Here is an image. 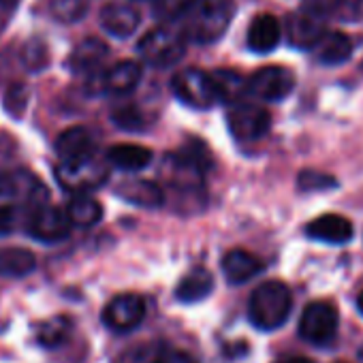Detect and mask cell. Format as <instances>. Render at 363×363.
Here are the masks:
<instances>
[{
  "label": "cell",
  "instance_id": "cell-34",
  "mask_svg": "<svg viewBox=\"0 0 363 363\" xmlns=\"http://www.w3.org/2000/svg\"><path fill=\"white\" fill-rule=\"evenodd\" d=\"M152 363H197V361H195L189 352H184V350H177V348H160V350L154 354Z\"/></svg>",
  "mask_w": 363,
  "mask_h": 363
},
{
  "label": "cell",
  "instance_id": "cell-19",
  "mask_svg": "<svg viewBox=\"0 0 363 363\" xmlns=\"http://www.w3.org/2000/svg\"><path fill=\"white\" fill-rule=\"evenodd\" d=\"M220 265H223V274L229 284H244V282L252 280L257 274H261V269H263V263L255 255H250L248 250H242V248L229 250L223 257Z\"/></svg>",
  "mask_w": 363,
  "mask_h": 363
},
{
  "label": "cell",
  "instance_id": "cell-5",
  "mask_svg": "<svg viewBox=\"0 0 363 363\" xmlns=\"http://www.w3.org/2000/svg\"><path fill=\"white\" fill-rule=\"evenodd\" d=\"M337 327H340L337 308L325 299L308 303L299 318V335L314 346L331 344L335 340Z\"/></svg>",
  "mask_w": 363,
  "mask_h": 363
},
{
  "label": "cell",
  "instance_id": "cell-37",
  "mask_svg": "<svg viewBox=\"0 0 363 363\" xmlns=\"http://www.w3.org/2000/svg\"><path fill=\"white\" fill-rule=\"evenodd\" d=\"M350 16L359 22H363V0H348Z\"/></svg>",
  "mask_w": 363,
  "mask_h": 363
},
{
  "label": "cell",
  "instance_id": "cell-30",
  "mask_svg": "<svg viewBox=\"0 0 363 363\" xmlns=\"http://www.w3.org/2000/svg\"><path fill=\"white\" fill-rule=\"evenodd\" d=\"M26 208L28 206H13V203H9V206H0V235H11V233H16L18 231V227L24 223L26 225V220H28V214H30V210L26 212Z\"/></svg>",
  "mask_w": 363,
  "mask_h": 363
},
{
  "label": "cell",
  "instance_id": "cell-7",
  "mask_svg": "<svg viewBox=\"0 0 363 363\" xmlns=\"http://www.w3.org/2000/svg\"><path fill=\"white\" fill-rule=\"evenodd\" d=\"M107 175H109L107 164L99 160L96 156L84 162H62L56 169V177L60 182V186L75 195H86L103 186L107 182Z\"/></svg>",
  "mask_w": 363,
  "mask_h": 363
},
{
  "label": "cell",
  "instance_id": "cell-8",
  "mask_svg": "<svg viewBox=\"0 0 363 363\" xmlns=\"http://www.w3.org/2000/svg\"><path fill=\"white\" fill-rule=\"evenodd\" d=\"M227 124L235 139L240 141H257L267 135L272 126V116L263 105L255 103H231L227 109Z\"/></svg>",
  "mask_w": 363,
  "mask_h": 363
},
{
  "label": "cell",
  "instance_id": "cell-3",
  "mask_svg": "<svg viewBox=\"0 0 363 363\" xmlns=\"http://www.w3.org/2000/svg\"><path fill=\"white\" fill-rule=\"evenodd\" d=\"M186 41L189 39L182 30L160 26L141 37V41L137 43V52L143 58V62H147L150 67L167 69L184 58Z\"/></svg>",
  "mask_w": 363,
  "mask_h": 363
},
{
  "label": "cell",
  "instance_id": "cell-13",
  "mask_svg": "<svg viewBox=\"0 0 363 363\" xmlns=\"http://www.w3.org/2000/svg\"><path fill=\"white\" fill-rule=\"evenodd\" d=\"M107 58H109V48L101 39L90 37L79 45H75V50L69 56V69L75 75H86L94 79L96 75L103 73Z\"/></svg>",
  "mask_w": 363,
  "mask_h": 363
},
{
  "label": "cell",
  "instance_id": "cell-41",
  "mask_svg": "<svg viewBox=\"0 0 363 363\" xmlns=\"http://www.w3.org/2000/svg\"><path fill=\"white\" fill-rule=\"evenodd\" d=\"M0 7H3V0H0Z\"/></svg>",
  "mask_w": 363,
  "mask_h": 363
},
{
  "label": "cell",
  "instance_id": "cell-32",
  "mask_svg": "<svg viewBox=\"0 0 363 363\" xmlns=\"http://www.w3.org/2000/svg\"><path fill=\"white\" fill-rule=\"evenodd\" d=\"M329 186H335V179L327 173L301 171V175H299V189H303V191H325Z\"/></svg>",
  "mask_w": 363,
  "mask_h": 363
},
{
  "label": "cell",
  "instance_id": "cell-6",
  "mask_svg": "<svg viewBox=\"0 0 363 363\" xmlns=\"http://www.w3.org/2000/svg\"><path fill=\"white\" fill-rule=\"evenodd\" d=\"M0 197L24 203L28 208H39L50 199V191L35 173L26 169H11L0 171Z\"/></svg>",
  "mask_w": 363,
  "mask_h": 363
},
{
  "label": "cell",
  "instance_id": "cell-4",
  "mask_svg": "<svg viewBox=\"0 0 363 363\" xmlns=\"http://www.w3.org/2000/svg\"><path fill=\"white\" fill-rule=\"evenodd\" d=\"M171 88L177 101L193 109H210L220 101V92L216 88L214 75H208L199 69H186L175 73Z\"/></svg>",
  "mask_w": 363,
  "mask_h": 363
},
{
  "label": "cell",
  "instance_id": "cell-29",
  "mask_svg": "<svg viewBox=\"0 0 363 363\" xmlns=\"http://www.w3.org/2000/svg\"><path fill=\"white\" fill-rule=\"evenodd\" d=\"M22 62L30 73H39L50 65V54H48V45L41 39H33L24 45L22 50Z\"/></svg>",
  "mask_w": 363,
  "mask_h": 363
},
{
  "label": "cell",
  "instance_id": "cell-18",
  "mask_svg": "<svg viewBox=\"0 0 363 363\" xmlns=\"http://www.w3.org/2000/svg\"><path fill=\"white\" fill-rule=\"evenodd\" d=\"M280 37H282L280 22L269 13H261L250 22L246 43L255 54H269L280 43Z\"/></svg>",
  "mask_w": 363,
  "mask_h": 363
},
{
  "label": "cell",
  "instance_id": "cell-10",
  "mask_svg": "<svg viewBox=\"0 0 363 363\" xmlns=\"http://www.w3.org/2000/svg\"><path fill=\"white\" fill-rule=\"evenodd\" d=\"M145 318V301L137 293L116 295L103 310V323L116 333L133 331Z\"/></svg>",
  "mask_w": 363,
  "mask_h": 363
},
{
  "label": "cell",
  "instance_id": "cell-17",
  "mask_svg": "<svg viewBox=\"0 0 363 363\" xmlns=\"http://www.w3.org/2000/svg\"><path fill=\"white\" fill-rule=\"evenodd\" d=\"M308 238L325 244H346L352 240V225L340 214H323L306 227Z\"/></svg>",
  "mask_w": 363,
  "mask_h": 363
},
{
  "label": "cell",
  "instance_id": "cell-38",
  "mask_svg": "<svg viewBox=\"0 0 363 363\" xmlns=\"http://www.w3.org/2000/svg\"><path fill=\"white\" fill-rule=\"evenodd\" d=\"M276 363H312V361L306 359V357H284V359H280Z\"/></svg>",
  "mask_w": 363,
  "mask_h": 363
},
{
  "label": "cell",
  "instance_id": "cell-22",
  "mask_svg": "<svg viewBox=\"0 0 363 363\" xmlns=\"http://www.w3.org/2000/svg\"><path fill=\"white\" fill-rule=\"evenodd\" d=\"M107 162L122 171H141L152 162V150L137 143H120L109 147Z\"/></svg>",
  "mask_w": 363,
  "mask_h": 363
},
{
  "label": "cell",
  "instance_id": "cell-11",
  "mask_svg": "<svg viewBox=\"0 0 363 363\" xmlns=\"http://www.w3.org/2000/svg\"><path fill=\"white\" fill-rule=\"evenodd\" d=\"M295 88V75L286 67H263L248 77V94L261 101H284Z\"/></svg>",
  "mask_w": 363,
  "mask_h": 363
},
{
  "label": "cell",
  "instance_id": "cell-14",
  "mask_svg": "<svg viewBox=\"0 0 363 363\" xmlns=\"http://www.w3.org/2000/svg\"><path fill=\"white\" fill-rule=\"evenodd\" d=\"M56 152L62 162H84L96 156V139L86 126H73L56 139Z\"/></svg>",
  "mask_w": 363,
  "mask_h": 363
},
{
  "label": "cell",
  "instance_id": "cell-39",
  "mask_svg": "<svg viewBox=\"0 0 363 363\" xmlns=\"http://www.w3.org/2000/svg\"><path fill=\"white\" fill-rule=\"evenodd\" d=\"M357 308H359V312L363 314V291H361V295L357 297Z\"/></svg>",
  "mask_w": 363,
  "mask_h": 363
},
{
  "label": "cell",
  "instance_id": "cell-24",
  "mask_svg": "<svg viewBox=\"0 0 363 363\" xmlns=\"http://www.w3.org/2000/svg\"><path fill=\"white\" fill-rule=\"evenodd\" d=\"M35 267H37V259L30 250H24V248L0 250V276L24 278Z\"/></svg>",
  "mask_w": 363,
  "mask_h": 363
},
{
  "label": "cell",
  "instance_id": "cell-33",
  "mask_svg": "<svg viewBox=\"0 0 363 363\" xmlns=\"http://www.w3.org/2000/svg\"><path fill=\"white\" fill-rule=\"evenodd\" d=\"M28 103V94H26V88L22 84H16L9 88L7 96H5V105H7V111L13 113L16 118H20L24 113V107Z\"/></svg>",
  "mask_w": 363,
  "mask_h": 363
},
{
  "label": "cell",
  "instance_id": "cell-9",
  "mask_svg": "<svg viewBox=\"0 0 363 363\" xmlns=\"http://www.w3.org/2000/svg\"><path fill=\"white\" fill-rule=\"evenodd\" d=\"M71 218L67 210L60 208H50V206H39L33 208L26 220V231L33 240L43 242V244H56L69 238L71 233Z\"/></svg>",
  "mask_w": 363,
  "mask_h": 363
},
{
  "label": "cell",
  "instance_id": "cell-28",
  "mask_svg": "<svg viewBox=\"0 0 363 363\" xmlns=\"http://www.w3.org/2000/svg\"><path fill=\"white\" fill-rule=\"evenodd\" d=\"M50 11L58 22H79L88 11V0H50Z\"/></svg>",
  "mask_w": 363,
  "mask_h": 363
},
{
  "label": "cell",
  "instance_id": "cell-2",
  "mask_svg": "<svg viewBox=\"0 0 363 363\" xmlns=\"http://www.w3.org/2000/svg\"><path fill=\"white\" fill-rule=\"evenodd\" d=\"M293 310V297L284 282L267 280L259 284L248 301L250 323L261 331H274L282 327Z\"/></svg>",
  "mask_w": 363,
  "mask_h": 363
},
{
  "label": "cell",
  "instance_id": "cell-15",
  "mask_svg": "<svg viewBox=\"0 0 363 363\" xmlns=\"http://www.w3.org/2000/svg\"><path fill=\"white\" fill-rule=\"evenodd\" d=\"M99 79H101V88L107 94L126 96L141 82V67L135 60H122V62H116L113 67H109L107 71H103L99 75Z\"/></svg>",
  "mask_w": 363,
  "mask_h": 363
},
{
  "label": "cell",
  "instance_id": "cell-20",
  "mask_svg": "<svg viewBox=\"0 0 363 363\" xmlns=\"http://www.w3.org/2000/svg\"><path fill=\"white\" fill-rule=\"evenodd\" d=\"M118 197H122L126 203L139 206V208H160L164 201V195L160 191V186H156L154 182L147 179H128L124 184L118 186Z\"/></svg>",
  "mask_w": 363,
  "mask_h": 363
},
{
  "label": "cell",
  "instance_id": "cell-35",
  "mask_svg": "<svg viewBox=\"0 0 363 363\" xmlns=\"http://www.w3.org/2000/svg\"><path fill=\"white\" fill-rule=\"evenodd\" d=\"M113 120H116L118 126H122L126 130H137L141 126V116L135 109H130V107H124V109L116 111L113 113Z\"/></svg>",
  "mask_w": 363,
  "mask_h": 363
},
{
  "label": "cell",
  "instance_id": "cell-31",
  "mask_svg": "<svg viewBox=\"0 0 363 363\" xmlns=\"http://www.w3.org/2000/svg\"><path fill=\"white\" fill-rule=\"evenodd\" d=\"M193 0H154L152 11L162 22H179Z\"/></svg>",
  "mask_w": 363,
  "mask_h": 363
},
{
  "label": "cell",
  "instance_id": "cell-16",
  "mask_svg": "<svg viewBox=\"0 0 363 363\" xmlns=\"http://www.w3.org/2000/svg\"><path fill=\"white\" fill-rule=\"evenodd\" d=\"M139 11L133 5L111 3L101 11V26L107 35L116 39H126L139 28Z\"/></svg>",
  "mask_w": 363,
  "mask_h": 363
},
{
  "label": "cell",
  "instance_id": "cell-12",
  "mask_svg": "<svg viewBox=\"0 0 363 363\" xmlns=\"http://www.w3.org/2000/svg\"><path fill=\"white\" fill-rule=\"evenodd\" d=\"M284 30H286V39L293 48L314 50L316 43L325 35V22H323V16L308 11V9H301L286 20Z\"/></svg>",
  "mask_w": 363,
  "mask_h": 363
},
{
  "label": "cell",
  "instance_id": "cell-25",
  "mask_svg": "<svg viewBox=\"0 0 363 363\" xmlns=\"http://www.w3.org/2000/svg\"><path fill=\"white\" fill-rule=\"evenodd\" d=\"M67 214L75 227H94L103 218V208L96 199L86 195H75L71 203L67 206Z\"/></svg>",
  "mask_w": 363,
  "mask_h": 363
},
{
  "label": "cell",
  "instance_id": "cell-26",
  "mask_svg": "<svg viewBox=\"0 0 363 363\" xmlns=\"http://www.w3.org/2000/svg\"><path fill=\"white\" fill-rule=\"evenodd\" d=\"M212 75H214L216 88H218V92H220V101H225V103L231 105V103L242 101L244 94H248V79L242 77L240 73L220 69V71H216V73H212Z\"/></svg>",
  "mask_w": 363,
  "mask_h": 363
},
{
  "label": "cell",
  "instance_id": "cell-1",
  "mask_svg": "<svg viewBox=\"0 0 363 363\" xmlns=\"http://www.w3.org/2000/svg\"><path fill=\"white\" fill-rule=\"evenodd\" d=\"M233 16L231 0H193L179 20V30L193 43H214L229 30Z\"/></svg>",
  "mask_w": 363,
  "mask_h": 363
},
{
  "label": "cell",
  "instance_id": "cell-21",
  "mask_svg": "<svg viewBox=\"0 0 363 363\" xmlns=\"http://www.w3.org/2000/svg\"><path fill=\"white\" fill-rule=\"evenodd\" d=\"M212 289H214V276L206 267H195L179 280L175 289V297L182 303H197L206 299L212 293Z\"/></svg>",
  "mask_w": 363,
  "mask_h": 363
},
{
  "label": "cell",
  "instance_id": "cell-36",
  "mask_svg": "<svg viewBox=\"0 0 363 363\" xmlns=\"http://www.w3.org/2000/svg\"><path fill=\"white\" fill-rule=\"evenodd\" d=\"M303 9H308V11H314V13H318V16H325V13H331V11H335L344 0H303Z\"/></svg>",
  "mask_w": 363,
  "mask_h": 363
},
{
  "label": "cell",
  "instance_id": "cell-23",
  "mask_svg": "<svg viewBox=\"0 0 363 363\" xmlns=\"http://www.w3.org/2000/svg\"><path fill=\"white\" fill-rule=\"evenodd\" d=\"M316 60L320 65H342L350 58L352 54V41L344 33H325L323 39L314 48Z\"/></svg>",
  "mask_w": 363,
  "mask_h": 363
},
{
  "label": "cell",
  "instance_id": "cell-40",
  "mask_svg": "<svg viewBox=\"0 0 363 363\" xmlns=\"http://www.w3.org/2000/svg\"><path fill=\"white\" fill-rule=\"evenodd\" d=\"M359 361L363 363V346H361V350H359Z\"/></svg>",
  "mask_w": 363,
  "mask_h": 363
},
{
  "label": "cell",
  "instance_id": "cell-27",
  "mask_svg": "<svg viewBox=\"0 0 363 363\" xmlns=\"http://www.w3.org/2000/svg\"><path fill=\"white\" fill-rule=\"evenodd\" d=\"M71 331H73V323L69 316H54L39 327L37 340L45 348H56L69 340Z\"/></svg>",
  "mask_w": 363,
  "mask_h": 363
}]
</instances>
